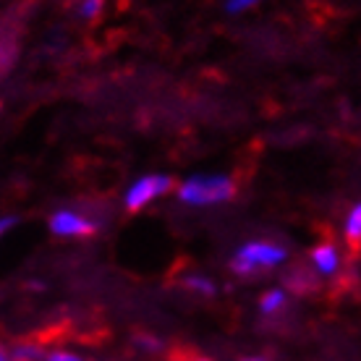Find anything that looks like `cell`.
Wrapping results in <instances>:
<instances>
[{
	"label": "cell",
	"instance_id": "6da1fadb",
	"mask_svg": "<svg viewBox=\"0 0 361 361\" xmlns=\"http://www.w3.org/2000/svg\"><path fill=\"white\" fill-rule=\"evenodd\" d=\"M233 194H235L233 180L226 178V176H194V178L183 180L178 189L180 202L194 204V207H202V204H220V202L233 199Z\"/></svg>",
	"mask_w": 361,
	"mask_h": 361
},
{
	"label": "cell",
	"instance_id": "7a4b0ae2",
	"mask_svg": "<svg viewBox=\"0 0 361 361\" xmlns=\"http://www.w3.org/2000/svg\"><path fill=\"white\" fill-rule=\"evenodd\" d=\"M283 259H286V249L280 244H272V241H252V244H244L233 254L231 270L238 272V275H252L257 270L275 267Z\"/></svg>",
	"mask_w": 361,
	"mask_h": 361
},
{
	"label": "cell",
	"instance_id": "3957f363",
	"mask_svg": "<svg viewBox=\"0 0 361 361\" xmlns=\"http://www.w3.org/2000/svg\"><path fill=\"white\" fill-rule=\"evenodd\" d=\"M171 186H173V180L168 178V176H142V178L134 180V186L128 189L126 207L131 209V212L147 207L152 199H157L160 194H165Z\"/></svg>",
	"mask_w": 361,
	"mask_h": 361
},
{
	"label": "cell",
	"instance_id": "277c9868",
	"mask_svg": "<svg viewBox=\"0 0 361 361\" xmlns=\"http://www.w3.org/2000/svg\"><path fill=\"white\" fill-rule=\"evenodd\" d=\"M50 231H53L55 235H63V238H82V235L94 233L97 226H94L92 220H87V217L63 209V212H55V215L50 217Z\"/></svg>",
	"mask_w": 361,
	"mask_h": 361
},
{
	"label": "cell",
	"instance_id": "5b68a950",
	"mask_svg": "<svg viewBox=\"0 0 361 361\" xmlns=\"http://www.w3.org/2000/svg\"><path fill=\"white\" fill-rule=\"evenodd\" d=\"M312 262L314 267L322 275H333L338 270V262H341V257H338V249L333 244H319L314 246V252H312Z\"/></svg>",
	"mask_w": 361,
	"mask_h": 361
},
{
	"label": "cell",
	"instance_id": "8992f818",
	"mask_svg": "<svg viewBox=\"0 0 361 361\" xmlns=\"http://www.w3.org/2000/svg\"><path fill=\"white\" fill-rule=\"evenodd\" d=\"M11 356V361H42L45 359V351L37 343H16L6 348Z\"/></svg>",
	"mask_w": 361,
	"mask_h": 361
},
{
	"label": "cell",
	"instance_id": "52a82bcc",
	"mask_svg": "<svg viewBox=\"0 0 361 361\" xmlns=\"http://www.w3.org/2000/svg\"><path fill=\"white\" fill-rule=\"evenodd\" d=\"M288 304V298H286V293L280 288H272V290H267L262 298H259V309H262V314H278L280 309Z\"/></svg>",
	"mask_w": 361,
	"mask_h": 361
},
{
	"label": "cell",
	"instance_id": "ba28073f",
	"mask_svg": "<svg viewBox=\"0 0 361 361\" xmlns=\"http://www.w3.org/2000/svg\"><path fill=\"white\" fill-rule=\"evenodd\" d=\"M345 241H348L353 249L361 244V204H356V207L348 212V217H345Z\"/></svg>",
	"mask_w": 361,
	"mask_h": 361
},
{
	"label": "cell",
	"instance_id": "9c48e42d",
	"mask_svg": "<svg viewBox=\"0 0 361 361\" xmlns=\"http://www.w3.org/2000/svg\"><path fill=\"white\" fill-rule=\"evenodd\" d=\"M183 286L191 290H197V293H204V296H212V293H215V283L209 278H199V275H189V278L183 280Z\"/></svg>",
	"mask_w": 361,
	"mask_h": 361
},
{
	"label": "cell",
	"instance_id": "30bf717a",
	"mask_svg": "<svg viewBox=\"0 0 361 361\" xmlns=\"http://www.w3.org/2000/svg\"><path fill=\"white\" fill-rule=\"evenodd\" d=\"M42 361H84L76 351H68V348H50L45 351V359Z\"/></svg>",
	"mask_w": 361,
	"mask_h": 361
},
{
	"label": "cell",
	"instance_id": "8fae6325",
	"mask_svg": "<svg viewBox=\"0 0 361 361\" xmlns=\"http://www.w3.org/2000/svg\"><path fill=\"white\" fill-rule=\"evenodd\" d=\"M102 8V0H82V6H79V13L84 18H94Z\"/></svg>",
	"mask_w": 361,
	"mask_h": 361
},
{
	"label": "cell",
	"instance_id": "7c38bea8",
	"mask_svg": "<svg viewBox=\"0 0 361 361\" xmlns=\"http://www.w3.org/2000/svg\"><path fill=\"white\" fill-rule=\"evenodd\" d=\"M254 3H259V0H228V11H231V13H238V11H244V8H252Z\"/></svg>",
	"mask_w": 361,
	"mask_h": 361
},
{
	"label": "cell",
	"instance_id": "4fadbf2b",
	"mask_svg": "<svg viewBox=\"0 0 361 361\" xmlns=\"http://www.w3.org/2000/svg\"><path fill=\"white\" fill-rule=\"evenodd\" d=\"M136 343H142V348H145V351H157V348H160V343H157V341H152V338H139Z\"/></svg>",
	"mask_w": 361,
	"mask_h": 361
},
{
	"label": "cell",
	"instance_id": "5bb4252c",
	"mask_svg": "<svg viewBox=\"0 0 361 361\" xmlns=\"http://www.w3.org/2000/svg\"><path fill=\"white\" fill-rule=\"evenodd\" d=\"M0 231H3V233H8L11 231V226H16V217H3V223H0Z\"/></svg>",
	"mask_w": 361,
	"mask_h": 361
},
{
	"label": "cell",
	"instance_id": "9a60e30c",
	"mask_svg": "<svg viewBox=\"0 0 361 361\" xmlns=\"http://www.w3.org/2000/svg\"><path fill=\"white\" fill-rule=\"evenodd\" d=\"M241 361H270V359H267V356H257V353H254V356H244Z\"/></svg>",
	"mask_w": 361,
	"mask_h": 361
},
{
	"label": "cell",
	"instance_id": "2e32d148",
	"mask_svg": "<svg viewBox=\"0 0 361 361\" xmlns=\"http://www.w3.org/2000/svg\"><path fill=\"white\" fill-rule=\"evenodd\" d=\"M0 361H11V356H8V351L3 348V353H0Z\"/></svg>",
	"mask_w": 361,
	"mask_h": 361
},
{
	"label": "cell",
	"instance_id": "e0dca14e",
	"mask_svg": "<svg viewBox=\"0 0 361 361\" xmlns=\"http://www.w3.org/2000/svg\"><path fill=\"white\" fill-rule=\"evenodd\" d=\"M191 361H209V359H191Z\"/></svg>",
	"mask_w": 361,
	"mask_h": 361
}]
</instances>
